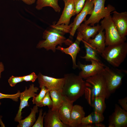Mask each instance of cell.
Returning <instances> with one entry per match:
<instances>
[{
    "label": "cell",
    "instance_id": "6da1fadb",
    "mask_svg": "<svg viewBox=\"0 0 127 127\" xmlns=\"http://www.w3.org/2000/svg\"><path fill=\"white\" fill-rule=\"evenodd\" d=\"M64 77L62 94L66 99L74 102L84 94L87 83L79 76L73 73L65 74Z\"/></svg>",
    "mask_w": 127,
    "mask_h": 127
},
{
    "label": "cell",
    "instance_id": "7a4b0ae2",
    "mask_svg": "<svg viewBox=\"0 0 127 127\" xmlns=\"http://www.w3.org/2000/svg\"><path fill=\"white\" fill-rule=\"evenodd\" d=\"M63 33L55 29L49 30H46L43 33V38L44 39L40 41L36 46L38 49L44 48L47 51L52 50L55 52L56 47L58 45L61 46L64 43L69 46L73 43L72 40L66 39Z\"/></svg>",
    "mask_w": 127,
    "mask_h": 127
},
{
    "label": "cell",
    "instance_id": "3957f363",
    "mask_svg": "<svg viewBox=\"0 0 127 127\" xmlns=\"http://www.w3.org/2000/svg\"><path fill=\"white\" fill-rule=\"evenodd\" d=\"M102 57L115 67L124 61L127 54V43L125 42L107 46L101 54Z\"/></svg>",
    "mask_w": 127,
    "mask_h": 127
},
{
    "label": "cell",
    "instance_id": "277c9868",
    "mask_svg": "<svg viewBox=\"0 0 127 127\" xmlns=\"http://www.w3.org/2000/svg\"><path fill=\"white\" fill-rule=\"evenodd\" d=\"M101 72L86 79L87 87L91 88L93 101L95 97L102 96L106 99H108L111 95L105 79Z\"/></svg>",
    "mask_w": 127,
    "mask_h": 127
},
{
    "label": "cell",
    "instance_id": "5b68a950",
    "mask_svg": "<svg viewBox=\"0 0 127 127\" xmlns=\"http://www.w3.org/2000/svg\"><path fill=\"white\" fill-rule=\"evenodd\" d=\"M106 0H93L94 7L89 18L84 21V23L91 26L98 24L100 20L110 15L116 10L115 7L109 4L106 7L104 4Z\"/></svg>",
    "mask_w": 127,
    "mask_h": 127
},
{
    "label": "cell",
    "instance_id": "8992f818",
    "mask_svg": "<svg viewBox=\"0 0 127 127\" xmlns=\"http://www.w3.org/2000/svg\"><path fill=\"white\" fill-rule=\"evenodd\" d=\"M101 25L105 30V44L106 46L124 42L126 37H121L119 35L110 15L101 21Z\"/></svg>",
    "mask_w": 127,
    "mask_h": 127
},
{
    "label": "cell",
    "instance_id": "52a82bcc",
    "mask_svg": "<svg viewBox=\"0 0 127 127\" xmlns=\"http://www.w3.org/2000/svg\"><path fill=\"white\" fill-rule=\"evenodd\" d=\"M101 72L105 79L108 89L111 94L120 86L124 73H127V71L105 66Z\"/></svg>",
    "mask_w": 127,
    "mask_h": 127
},
{
    "label": "cell",
    "instance_id": "ba28073f",
    "mask_svg": "<svg viewBox=\"0 0 127 127\" xmlns=\"http://www.w3.org/2000/svg\"><path fill=\"white\" fill-rule=\"evenodd\" d=\"M39 89L38 87H35L34 84H32L30 85L28 89L27 87H25L24 91L20 93V102L19 110L14 119L15 121L18 122L22 119L23 118L22 116V110L25 107L29 106L28 100L30 98H33L37 95L36 93L38 92Z\"/></svg>",
    "mask_w": 127,
    "mask_h": 127
},
{
    "label": "cell",
    "instance_id": "9c48e42d",
    "mask_svg": "<svg viewBox=\"0 0 127 127\" xmlns=\"http://www.w3.org/2000/svg\"><path fill=\"white\" fill-rule=\"evenodd\" d=\"M93 0H86L84 5L81 11L74 20L72 27L70 33L71 36H74L78 27L83 21H85L88 15H91L94 7Z\"/></svg>",
    "mask_w": 127,
    "mask_h": 127
},
{
    "label": "cell",
    "instance_id": "30bf717a",
    "mask_svg": "<svg viewBox=\"0 0 127 127\" xmlns=\"http://www.w3.org/2000/svg\"><path fill=\"white\" fill-rule=\"evenodd\" d=\"M90 64H84L78 62V67L81 71L78 75L82 79H86L88 77L93 76L101 72L104 68L105 65L100 62L91 60Z\"/></svg>",
    "mask_w": 127,
    "mask_h": 127
},
{
    "label": "cell",
    "instance_id": "8fae6325",
    "mask_svg": "<svg viewBox=\"0 0 127 127\" xmlns=\"http://www.w3.org/2000/svg\"><path fill=\"white\" fill-rule=\"evenodd\" d=\"M108 121L109 127H127V111L115 104L114 111L109 116Z\"/></svg>",
    "mask_w": 127,
    "mask_h": 127
},
{
    "label": "cell",
    "instance_id": "7c38bea8",
    "mask_svg": "<svg viewBox=\"0 0 127 127\" xmlns=\"http://www.w3.org/2000/svg\"><path fill=\"white\" fill-rule=\"evenodd\" d=\"M37 79L40 87L44 86L50 91L62 89L64 84V77L56 78L45 75L39 72Z\"/></svg>",
    "mask_w": 127,
    "mask_h": 127
},
{
    "label": "cell",
    "instance_id": "4fadbf2b",
    "mask_svg": "<svg viewBox=\"0 0 127 127\" xmlns=\"http://www.w3.org/2000/svg\"><path fill=\"white\" fill-rule=\"evenodd\" d=\"M102 28L98 24L96 26H91L84 23H81L78 27L76 39L81 41L83 40L87 42L91 38H94Z\"/></svg>",
    "mask_w": 127,
    "mask_h": 127
},
{
    "label": "cell",
    "instance_id": "5bb4252c",
    "mask_svg": "<svg viewBox=\"0 0 127 127\" xmlns=\"http://www.w3.org/2000/svg\"><path fill=\"white\" fill-rule=\"evenodd\" d=\"M112 19L119 34L121 37H126L127 35V12H119L116 10L113 12Z\"/></svg>",
    "mask_w": 127,
    "mask_h": 127
},
{
    "label": "cell",
    "instance_id": "9a60e30c",
    "mask_svg": "<svg viewBox=\"0 0 127 127\" xmlns=\"http://www.w3.org/2000/svg\"><path fill=\"white\" fill-rule=\"evenodd\" d=\"M45 127H68L69 126L64 124L60 120L58 111L49 108L46 113L44 119Z\"/></svg>",
    "mask_w": 127,
    "mask_h": 127
},
{
    "label": "cell",
    "instance_id": "2e32d148",
    "mask_svg": "<svg viewBox=\"0 0 127 127\" xmlns=\"http://www.w3.org/2000/svg\"><path fill=\"white\" fill-rule=\"evenodd\" d=\"M64 7L62 13L56 25L62 24L69 25L71 17L76 14L73 0L64 2Z\"/></svg>",
    "mask_w": 127,
    "mask_h": 127
},
{
    "label": "cell",
    "instance_id": "e0dca14e",
    "mask_svg": "<svg viewBox=\"0 0 127 127\" xmlns=\"http://www.w3.org/2000/svg\"><path fill=\"white\" fill-rule=\"evenodd\" d=\"M81 41L76 39L74 42L67 48H64L60 46H58L56 48V50L70 56L72 59V68L74 69L78 67V65L76 64V60L77 54L80 51L79 44Z\"/></svg>",
    "mask_w": 127,
    "mask_h": 127
},
{
    "label": "cell",
    "instance_id": "ac0fdd59",
    "mask_svg": "<svg viewBox=\"0 0 127 127\" xmlns=\"http://www.w3.org/2000/svg\"><path fill=\"white\" fill-rule=\"evenodd\" d=\"M85 115V112L83 107L78 105H73L69 121V127H78Z\"/></svg>",
    "mask_w": 127,
    "mask_h": 127
},
{
    "label": "cell",
    "instance_id": "d6986e66",
    "mask_svg": "<svg viewBox=\"0 0 127 127\" xmlns=\"http://www.w3.org/2000/svg\"><path fill=\"white\" fill-rule=\"evenodd\" d=\"M103 30L102 26V28L98 32V33L96 35L94 38H90L87 42L97 52L101 54L103 52L106 47L105 32L103 31Z\"/></svg>",
    "mask_w": 127,
    "mask_h": 127
},
{
    "label": "cell",
    "instance_id": "ffe728a7",
    "mask_svg": "<svg viewBox=\"0 0 127 127\" xmlns=\"http://www.w3.org/2000/svg\"><path fill=\"white\" fill-rule=\"evenodd\" d=\"M74 102L66 99L59 110L58 113L59 118L61 121L66 125L69 126V120Z\"/></svg>",
    "mask_w": 127,
    "mask_h": 127
},
{
    "label": "cell",
    "instance_id": "44dd1931",
    "mask_svg": "<svg viewBox=\"0 0 127 127\" xmlns=\"http://www.w3.org/2000/svg\"><path fill=\"white\" fill-rule=\"evenodd\" d=\"M62 91V89L49 91L50 96L52 102V110L58 111L66 99L63 95Z\"/></svg>",
    "mask_w": 127,
    "mask_h": 127
},
{
    "label": "cell",
    "instance_id": "7402d4cb",
    "mask_svg": "<svg viewBox=\"0 0 127 127\" xmlns=\"http://www.w3.org/2000/svg\"><path fill=\"white\" fill-rule=\"evenodd\" d=\"M38 107L36 105L31 109V112L30 114L25 118L19 121L17 127H31L36 121V115L38 112Z\"/></svg>",
    "mask_w": 127,
    "mask_h": 127
},
{
    "label": "cell",
    "instance_id": "603a6c76",
    "mask_svg": "<svg viewBox=\"0 0 127 127\" xmlns=\"http://www.w3.org/2000/svg\"><path fill=\"white\" fill-rule=\"evenodd\" d=\"M59 0H37L36 2V8L40 10L44 7H50L52 8L56 12H60L61 8L58 4Z\"/></svg>",
    "mask_w": 127,
    "mask_h": 127
},
{
    "label": "cell",
    "instance_id": "cb8c5ba5",
    "mask_svg": "<svg viewBox=\"0 0 127 127\" xmlns=\"http://www.w3.org/2000/svg\"><path fill=\"white\" fill-rule=\"evenodd\" d=\"M84 44L86 49V54L84 56H81L82 59H85L87 61H90L94 60L100 62L97 56V52L94 48L92 47L87 42L83 40H81Z\"/></svg>",
    "mask_w": 127,
    "mask_h": 127
},
{
    "label": "cell",
    "instance_id": "d4e9b609",
    "mask_svg": "<svg viewBox=\"0 0 127 127\" xmlns=\"http://www.w3.org/2000/svg\"><path fill=\"white\" fill-rule=\"evenodd\" d=\"M105 98L102 96L95 97L94 99L93 106L95 111L103 114L106 107L105 103Z\"/></svg>",
    "mask_w": 127,
    "mask_h": 127
},
{
    "label": "cell",
    "instance_id": "484cf974",
    "mask_svg": "<svg viewBox=\"0 0 127 127\" xmlns=\"http://www.w3.org/2000/svg\"><path fill=\"white\" fill-rule=\"evenodd\" d=\"M40 87L41 88V90L39 93L32 98L33 104H35L37 106L43 99L47 92L49 91L44 86H42Z\"/></svg>",
    "mask_w": 127,
    "mask_h": 127
},
{
    "label": "cell",
    "instance_id": "4316f807",
    "mask_svg": "<svg viewBox=\"0 0 127 127\" xmlns=\"http://www.w3.org/2000/svg\"><path fill=\"white\" fill-rule=\"evenodd\" d=\"M72 24L71 23L69 25H66L62 24L59 25H56L55 24L50 26L52 28L56 29L65 34L66 33H70L72 27Z\"/></svg>",
    "mask_w": 127,
    "mask_h": 127
},
{
    "label": "cell",
    "instance_id": "83f0119b",
    "mask_svg": "<svg viewBox=\"0 0 127 127\" xmlns=\"http://www.w3.org/2000/svg\"><path fill=\"white\" fill-rule=\"evenodd\" d=\"M52 105V102L49 94V91H48L46 94L41 102L38 106V107H41L47 106L49 108H51Z\"/></svg>",
    "mask_w": 127,
    "mask_h": 127
},
{
    "label": "cell",
    "instance_id": "f1b7e54d",
    "mask_svg": "<svg viewBox=\"0 0 127 127\" xmlns=\"http://www.w3.org/2000/svg\"><path fill=\"white\" fill-rule=\"evenodd\" d=\"M94 124L93 112L86 117H84L82 119L81 124L78 127H85L87 125Z\"/></svg>",
    "mask_w": 127,
    "mask_h": 127
},
{
    "label": "cell",
    "instance_id": "f546056e",
    "mask_svg": "<svg viewBox=\"0 0 127 127\" xmlns=\"http://www.w3.org/2000/svg\"><path fill=\"white\" fill-rule=\"evenodd\" d=\"M39 115L37 120L32 126V127H44L43 120L46 112L43 114V110L42 109L39 110Z\"/></svg>",
    "mask_w": 127,
    "mask_h": 127
},
{
    "label": "cell",
    "instance_id": "4dcf8cb0",
    "mask_svg": "<svg viewBox=\"0 0 127 127\" xmlns=\"http://www.w3.org/2000/svg\"><path fill=\"white\" fill-rule=\"evenodd\" d=\"M20 91H18L15 94H4L0 92V99L3 98H8L11 99L14 101L17 102L18 101L19 98L20 94Z\"/></svg>",
    "mask_w": 127,
    "mask_h": 127
},
{
    "label": "cell",
    "instance_id": "1f68e13d",
    "mask_svg": "<svg viewBox=\"0 0 127 127\" xmlns=\"http://www.w3.org/2000/svg\"><path fill=\"white\" fill-rule=\"evenodd\" d=\"M86 0H73L75 14H77L82 10Z\"/></svg>",
    "mask_w": 127,
    "mask_h": 127
},
{
    "label": "cell",
    "instance_id": "d6a6232c",
    "mask_svg": "<svg viewBox=\"0 0 127 127\" xmlns=\"http://www.w3.org/2000/svg\"><path fill=\"white\" fill-rule=\"evenodd\" d=\"M23 81L22 76H15L13 75L10 77L8 80L10 86L12 87H14L17 83Z\"/></svg>",
    "mask_w": 127,
    "mask_h": 127
},
{
    "label": "cell",
    "instance_id": "836d02e7",
    "mask_svg": "<svg viewBox=\"0 0 127 127\" xmlns=\"http://www.w3.org/2000/svg\"><path fill=\"white\" fill-rule=\"evenodd\" d=\"M93 113L94 124L100 123L104 120V118L103 114L95 111L93 112Z\"/></svg>",
    "mask_w": 127,
    "mask_h": 127
},
{
    "label": "cell",
    "instance_id": "e575fe53",
    "mask_svg": "<svg viewBox=\"0 0 127 127\" xmlns=\"http://www.w3.org/2000/svg\"><path fill=\"white\" fill-rule=\"evenodd\" d=\"M24 81L26 82H35L38 76L34 72H32L29 75L22 76Z\"/></svg>",
    "mask_w": 127,
    "mask_h": 127
},
{
    "label": "cell",
    "instance_id": "d590c367",
    "mask_svg": "<svg viewBox=\"0 0 127 127\" xmlns=\"http://www.w3.org/2000/svg\"><path fill=\"white\" fill-rule=\"evenodd\" d=\"M127 97L119 99L118 101L119 104L122 107L123 109L127 111Z\"/></svg>",
    "mask_w": 127,
    "mask_h": 127
},
{
    "label": "cell",
    "instance_id": "8d00e7d4",
    "mask_svg": "<svg viewBox=\"0 0 127 127\" xmlns=\"http://www.w3.org/2000/svg\"><path fill=\"white\" fill-rule=\"evenodd\" d=\"M20 0L22 1L25 4L28 5H31L34 4L36 0Z\"/></svg>",
    "mask_w": 127,
    "mask_h": 127
},
{
    "label": "cell",
    "instance_id": "74e56055",
    "mask_svg": "<svg viewBox=\"0 0 127 127\" xmlns=\"http://www.w3.org/2000/svg\"><path fill=\"white\" fill-rule=\"evenodd\" d=\"M4 70V65L3 62L0 61V79L1 77V73Z\"/></svg>",
    "mask_w": 127,
    "mask_h": 127
},
{
    "label": "cell",
    "instance_id": "f35d334b",
    "mask_svg": "<svg viewBox=\"0 0 127 127\" xmlns=\"http://www.w3.org/2000/svg\"><path fill=\"white\" fill-rule=\"evenodd\" d=\"M2 117V116L0 115V124L1 127H5L4 124L3 123L1 119Z\"/></svg>",
    "mask_w": 127,
    "mask_h": 127
},
{
    "label": "cell",
    "instance_id": "ab89813d",
    "mask_svg": "<svg viewBox=\"0 0 127 127\" xmlns=\"http://www.w3.org/2000/svg\"><path fill=\"white\" fill-rule=\"evenodd\" d=\"M63 0V1L64 2L67 1V0Z\"/></svg>",
    "mask_w": 127,
    "mask_h": 127
},
{
    "label": "cell",
    "instance_id": "60d3db41",
    "mask_svg": "<svg viewBox=\"0 0 127 127\" xmlns=\"http://www.w3.org/2000/svg\"><path fill=\"white\" fill-rule=\"evenodd\" d=\"M1 104V103L0 101V105Z\"/></svg>",
    "mask_w": 127,
    "mask_h": 127
},
{
    "label": "cell",
    "instance_id": "b9f144b4",
    "mask_svg": "<svg viewBox=\"0 0 127 127\" xmlns=\"http://www.w3.org/2000/svg\"></svg>",
    "mask_w": 127,
    "mask_h": 127
}]
</instances>
